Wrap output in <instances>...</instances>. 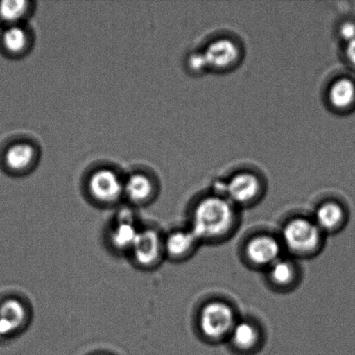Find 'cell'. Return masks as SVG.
Returning <instances> with one entry per match:
<instances>
[{
	"instance_id": "7c38bea8",
	"label": "cell",
	"mask_w": 355,
	"mask_h": 355,
	"mask_svg": "<svg viewBox=\"0 0 355 355\" xmlns=\"http://www.w3.org/2000/svg\"><path fill=\"white\" fill-rule=\"evenodd\" d=\"M200 246V240L187 225L165 233V256L166 260L170 262H187L195 256Z\"/></svg>"
},
{
	"instance_id": "4fadbf2b",
	"label": "cell",
	"mask_w": 355,
	"mask_h": 355,
	"mask_svg": "<svg viewBox=\"0 0 355 355\" xmlns=\"http://www.w3.org/2000/svg\"><path fill=\"white\" fill-rule=\"evenodd\" d=\"M203 53L209 69L225 71L239 61L240 49L231 38L220 37L211 42L203 51Z\"/></svg>"
},
{
	"instance_id": "3957f363",
	"label": "cell",
	"mask_w": 355,
	"mask_h": 355,
	"mask_svg": "<svg viewBox=\"0 0 355 355\" xmlns=\"http://www.w3.org/2000/svg\"><path fill=\"white\" fill-rule=\"evenodd\" d=\"M240 316L235 305L226 299H209L200 306L195 318L198 338L211 345L226 343Z\"/></svg>"
},
{
	"instance_id": "ac0fdd59",
	"label": "cell",
	"mask_w": 355,
	"mask_h": 355,
	"mask_svg": "<svg viewBox=\"0 0 355 355\" xmlns=\"http://www.w3.org/2000/svg\"><path fill=\"white\" fill-rule=\"evenodd\" d=\"M3 44L12 54H19L28 45L26 31L19 26H10L3 34Z\"/></svg>"
},
{
	"instance_id": "44dd1931",
	"label": "cell",
	"mask_w": 355,
	"mask_h": 355,
	"mask_svg": "<svg viewBox=\"0 0 355 355\" xmlns=\"http://www.w3.org/2000/svg\"><path fill=\"white\" fill-rule=\"evenodd\" d=\"M339 34L340 37L347 43L355 40V24L352 22H346L340 27Z\"/></svg>"
},
{
	"instance_id": "7402d4cb",
	"label": "cell",
	"mask_w": 355,
	"mask_h": 355,
	"mask_svg": "<svg viewBox=\"0 0 355 355\" xmlns=\"http://www.w3.org/2000/svg\"><path fill=\"white\" fill-rule=\"evenodd\" d=\"M346 55L347 60L355 66V40L347 43Z\"/></svg>"
},
{
	"instance_id": "8fae6325",
	"label": "cell",
	"mask_w": 355,
	"mask_h": 355,
	"mask_svg": "<svg viewBox=\"0 0 355 355\" xmlns=\"http://www.w3.org/2000/svg\"><path fill=\"white\" fill-rule=\"evenodd\" d=\"M31 320V309L26 301L10 297L0 304V338H10L24 331Z\"/></svg>"
},
{
	"instance_id": "30bf717a",
	"label": "cell",
	"mask_w": 355,
	"mask_h": 355,
	"mask_svg": "<svg viewBox=\"0 0 355 355\" xmlns=\"http://www.w3.org/2000/svg\"><path fill=\"white\" fill-rule=\"evenodd\" d=\"M268 286L277 293H291L300 286L304 271L300 261L284 255L264 271Z\"/></svg>"
},
{
	"instance_id": "9c48e42d",
	"label": "cell",
	"mask_w": 355,
	"mask_h": 355,
	"mask_svg": "<svg viewBox=\"0 0 355 355\" xmlns=\"http://www.w3.org/2000/svg\"><path fill=\"white\" fill-rule=\"evenodd\" d=\"M131 208L121 210L111 222L106 232V241L110 249L120 255H128L142 226Z\"/></svg>"
},
{
	"instance_id": "52a82bcc",
	"label": "cell",
	"mask_w": 355,
	"mask_h": 355,
	"mask_svg": "<svg viewBox=\"0 0 355 355\" xmlns=\"http://www.w3.org/2000/svg\"><path fill=\"white\" fill-rule=\"evenodd\" d=\"M87 191L90 201L96 207H116L124 200V180L112 170L99 169L90 176Z\"/></svg>"
},
{
	"instance_id": "8992f818",
	"label": "cell",
	"mask_w": 355,
	"mask_h": 355,
	"mask_svg": "<svg viewBox=\"0 0 355 355\" xmlns=\"http://www.w3.org/2000/svg\"><path fill=\"white\" fill-rule=\"evenodd\" d=\"M218 187L214 193L224 195L240 210L256 207L266 193L263 181L252 172L236 173Z\"/></svg>"
},
{
	"instance_id": "6da1fadb",
	"label": "cell",
	"mask_w": 355,
	"mask_h": 355,
	"mask_svg": "<svg viewBox=\"0 0 355 355\" xmlns=\"http://www.w3.org/2000/svg\"><path fill=\"white\" fill-rule=\"evenodd\" d=\"M187 226L202 245H219L231 240L241 225V210L224 195H203L188 212Z\"/></svg>"
},
{
	"instance_id": "ba28073f",
	"label": "cell",
	"mask_w": 355,
	"mask_h": 355,
	"mask_svg": "<svg viewBox=\"0 0 355 355\" xmlns=\"http://www.w3.org/2000/svg\"><path fill=\"white\" fill-rule=\"evenodd\" d=\"M266 340V330L259 320L240 316L225 344L236 354L252 355L263 349Z\"/></svg>"
},
{
	"instance_id": "7a4b0ae2",
	"label": "cell",
	"mask_w": 355,
	"mask_h": 355,
	"mask_svg": "<svg viewBox=\"0 0 355 355\" xmlns=\"http://www.w3.org/2000/svg\"><path fill=\"white\" fill-rule=\"evenodd\" d=\"M286 255L298 261L309 260L322 253L327 236L311 215L291 216L282 225L278 233Z\"/></svg>"
},
{
	"instance_id": "e0dca14e",
	"label": "cell",
	"mask_w": 355,
	"mask_h": 355,
	"mask_svg": "<svg viewBox=\"0 0 355 355\" xmlns=\"http://www.w3.org/2000/svg\"><path fill=\"white\" fill-rule=\"evenodd\" d=\"M35 158V149L28 144L12 146L6 155V163L14 172H23L30 168Z\"/></svg>"
},
{
	"instance_id": "5b68a950",
	"label": "cell",
	"mask_w": 355,
	"mask_h": 355,
	"mask_svg": "<svg viewBox=\"0 0 355 355\" xmlns=\"http://www.w3.org/2000/svg\"><path fill=\"white\" fill-rule=\"evenodd\" d=\"M278 234L259 232L250 235L242 243L240 257L250 270L264 272L284 255Z\"/></svg>"
},
{
	"instance_id": "2e32d148",
	"label": "cell",
	"mask_w": 355,
	"mask_h": 355,
	"mask_svg": "<svg viewBox=\"0 0 355 355\" xmlns=\"http://www.w3.org/2000/svg\"><path fill=\"white\" fill-rule=\"evenodd\" d=\"M328 97L329 103L336 110H346L354 103L355 85L350 79L336 80L330 86Z\"/></svg>"
},
{
	"instance_id": "ffe728a7",
	"label": "cell",
	"mask_w": 355,
	"mask_h": 355,
	"mask_svg": "<svg viewBox=\"0 0 355 355\" xmlns=\"http://www.w3.org/2000/svg\"><path fill=\"white\" fill-rule=\"evenodd\" d=\"M187 65L190 71L195 73H203L209 69L203 51L193 52L190 54L187 58Z\"/></svg>"
},
{
	"instance_id": "d6986e66",
	"label": "cell",
	"mask_w": 355,
	"mask_h": 355,
	"mask_svg": "<svg viewBox=\"0 0 355 355\" xmlns=\"http://www.w3.org/2000/svg\"><path fill=\"white\" fill-rule=\"evenodd\" d=\"M29 10V2L6 0L0 3V17L6 22L15 23L23 19Z\"/></svg>"
},
{
	"instance_id": "5bb4252c",
	"label": "cell",
	"mask_w": 355,
	"mask_h": 355,
	"mask_svg": "<svg viewBox=\"0 0 355 355\" xmlns=\"http://www.w3.org/2000/svg\"><path fill=\"white\" fill-rule=\"evenodd\" d=\"M313 220L324 234H336L345 225V208L338 201L327 200L316 205L311 215Z\"/></svg>"
},
{
	"instance_id": "277c9868",
	"label": "cell",
	"mask_w": 355,
	"mask_h": 355,
	"mask_svg": "<svg viewBox=\"0 0 355 355\" xmlns=\"http://www.w3.org/2000/svg\"><path fill=\"white\" fill-rule=\"evenodd\" d=\"M164 235L157 225H142L127 255L137 269L155 270L166 261Z\"/></svg>"
},
{
	"instance_id": "9a60e30c",
	"label": "cell",
	"mask_w": 355,
	"mask_h": 355,
	"mask_svg": "<svg viewBox=\"0 0 355 355\" xmlns=\"http://www.w3.org/2000/svg\"><path fill=\"white\" fill-rule=\"evenodd\" d=\"M157 194L154 181L144 173H134L124 180V200L132 207H147Z\"/></svg>"
}]
</instances>
